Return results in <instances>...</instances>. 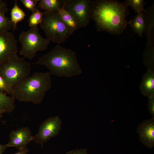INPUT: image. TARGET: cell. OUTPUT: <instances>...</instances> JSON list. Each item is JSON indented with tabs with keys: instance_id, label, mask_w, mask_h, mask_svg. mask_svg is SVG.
Instances as JSON below:
<instances>
[{
	"instance_id": "cell-1",
	"label": "cell",
	"mask_w": 154,
	"mask_h": 154,
	"mask_svg": "<svg viewBox=\"0 0 154 154\" xmlns=\"http://www.w3.org/2000/svg\"><path fill=\"white\" fill-rule=\"evenodd\" d=\"M90 19L95 22L98 32L104 31L118 35L125 29L129 14L125 2L114 0H90Z\"/></svg>"
},
{
	"instance_id": "cell-2",
	"label": "cell",
	"mask_w": 154,
	"mask_h": 154,
	"mask_svg": "<svg viewBox=\"0 0 154 154\" xmlns=\"http://www.w3.org/2000/svg\"><path fill=\"white\" fill-rule=\"evenodd\" d=\"M33 64L44 66L51 75L58 77L69 78L78 76L82 72L75 52L59 44L43 55Z\"/></svg>"
},
{
	"instance_id": "cell-3",
	"label": "cell",
	"mask_w": 154,
	"mask_h": 154,
	"mask_svg": "<svg viewBox=\"0 0 154 154\" xmlns=\"http://www.w3.org/2000/svg\"><path fill=\"white\" fill-rule=\"evenodd\" d=\"M51 75L48 72H35L13 86L10 95L20 102L40 104L51 87Z\"/></svg>"
},
{
	"instance_id": "cell-4",
	"label": "cell",
	"mask_w": 154,
	"mask_h": 154,
	"mask_svg": "<svg viewBox=\"0 0 154 154\" xmlns=\"http://www.w3.org/2000/svg\"><path fill=\"white\" fill-rule=\"evenodd\" d=\"M31 71V64L24 57L14 54L0 64V75L9 86L12 88L29 76Z\"/></svg>"
},
{
	"instance_id": "cell-5",
	"label": "cell",
	"mask_w": 154,
	"mask_h": 154,
	"mask_svg": "<svg viewBox=\"0 0 154 154\" xmlns=\"http://www.w3.org/2000/svg\"><path fill=\"white\" fill-rule=\"evenodd\" d=\"M40 26L50 41L60 44L63 43L74 31L60 19L57 13L45 11Z\"/></svg>"
},
{
	"instance_id": "cell-6",
	"label": "cell",
	"mask_w": 154,
	"mask_h": 154,
	"mask_svg": "<svg viewBox=\"0 0 154 154\" xmlns=\"http://www.w3.org/2000/svg\"><path fill=\"white\" fill-rule=\"evenodd\" d=\"M19 41L22 46L19 55L30 60L35 57L38 52L46 49L50 42L40 35L37 27L22 31L19 35Z\"/></svg>"
},
{
	"instance_id": "cell-7",
	"label": "cell",
	"mask_w": 154,
	"mask_h": 154,
	"mask_svg": "<svg viewBox=\"0 0 154 154\" xmlns=\"http://www.w3.org/2000/svg\"><path fill=\"white\" fill-rule=\"evenodd\" d=\"M63 8L74 18L80 28L89 24L91 19L90 0H65Z\"/></svg>"
},
{
	"instance_id": "cell-8",
	"label": "cell",
	"mask_w": 154,
	"mask_h": 154,
	"mask_svg": "<svg viewBox=\"0 0 154 154\" xmlns=\"http://www.w3.org/2000/svg\"><path fill=\"white\" fill-rule=\"evenodd\" d=\"M62 121L58 116L49 117L40 125L38 133L33 136L32 141L42 147L44 144L59 132Z\"/></svg>"
},
{
	"instance_id": "cell-9",
	"label": "cell",
	"mask_w": 154,
	"mask_h": 154,
	"mask_svg": "<svg viewBox=\"0 0 154 154\" xmlns=\"http://www.w3.org/2000/svg\"><path fill=\"white\" fill-rule=\"evenodd\" d=\"M17 41L12 33L0 32V64L17 53Z\"/></svg>"
},
{
	"instance_id": "cell-10",
	"label": "cell",
	"mask_w": 154,
	"mask_h": 154,
	"mask_svg": "<svg viewBox=\"0 0 154 154\" xmlns=\"http://www.w3.org/2000/svg\"><path fill=\"white\" fill-rule=\"evenodd\" d=\"M9 137V141L6 144L7 146L15 147L19 150L26 148L27 145L32 141L33 138L30 129L27 127L12 130Z\"/></svg>"
},
{
	"instance_id": "cell-11",
	"label": "cell",
	"mask_w": 154,
	"mask_h": 154,
	"mask_svg": "<svg viewBox=\"0 0 154 154\" xmlns=\"http://www.w3.org/2000/svg\"><path fill=\"white\" fill-rule=\"evenodd\" d=\"M137 132L140 142L148 149L154 146V117L145 120L138 126Z\"/></svg>"
},
{
	"instance_id": "cell-12",
	"label": "cell",
	"mask_w": 154,
	"mask_h": 154,
	"mask_svg": "<svg viewBox=\"0 0 154 154\" xmlns=\"http://www.w3.org/2000/svg\"><path fill=\"white\" fill-rule=\"evenodd\" d=\"M140 88L143 95L148 98L154 95V74L150 69L143 75Z\"/></svg>"
},
{
	"instance_id": "cell-13",
	"label": "cell",
	"mask_w": 154,
	"mask_h": 154,
	"mask_svg": "<svg viewBox=\"0 0 154 154\" xmlns=\"http://www.w3.org/2000/svg\"><path fill=\"white\" fill-rule=\"evenodd\" d=\"M137 13L133 19H131L128 22V24L133 31L142 38L146 27L145 15L142 11H140Z\"/></svg>"
},
{
	"instance_id": "cell-14",
	"label": "cell",
	"mask_w": 154,
	"mask_h": 154,
	"mask_svg": "<svg viewBox=\"0 0 154 154\" xmlns=\"http://www.w3.org/2000/svg\"><path fill=\"white\" fill-rule=\"evenodd\" d=\"M65 0H40L37 8L45 11H49L58 13L63 8Z\"/></svg>"
},
{
	"instance_id": "cell-15",
	"label": "cell",
	"mask_w": 154,
	"mask_h": 154,
	"mask_svg": "<svg viewBox=\"0 0 154 154\" xmlns=\"http://www.w3.org/2000/svg\"><path fill=\"white\" fill-rule=\"evenodd\" d=\"M15 100L0 91V110L4 113L12 112L15 108Z\"/></svg>"
},
{
	"instance_id": "cell-16",
	"label": "cell",
	"mask_w": 154,
	"mask_h": 154,
	"mask_svg": "<svg viewBox=\"0 0 154 154\" xmlns=\"http://www.w3.org/2000/svg\"><path fill=\"white\" fill-rule=\"evenodd\" d=\"M57 13L62 20L74 32L80 28L74 18L63 8L61 9Z\"/></svg>"
},
{
	"instance_id": "cell-17",
	"label": "cell",
	"mask_w": 154,
	"mask_h": 154,
	"mask_svg": "<svg viewBox=\"0 0 154 154\" xmlns=\"http://www.w3.org/2000/svg\"><path fill=\"white\" fill-rule=\"evenodd\" d=\"M8 10L7 4L0 9V32L8 31L13 27V24L5 15Z\"/></svg>"
},
{
	"instance_id": "cell-18",
	"label": "cell",
	"mask_w": 154,
	"mask_h": 154,
	"mask_svg": "<svg viewBox=\"0 0 154 154\" xmlns=\"http://www.w3.org/2000/svg\"><path fill=\"white\" fill-rule=\"evenodd\" d=\"M26 16L25 12L19 7L17 1L15 0V5L11 12V21L13 25V30L15 29L17 23L23 20Z\"/></svg>"
},
{
	"instance_id": "cell-19",
	"label": "cell",
	"mask_w": 154,
	"mask_h": 154,
	"mask_svg": "<svg viewBox=\"0 0 154 154\" xmlns=\"http://www.w3.org/2000/svg\"><path fill=\"white\" fill-rule=\"evenodd\" d=\"M44 13L38 9L32 13L28 19L29 25L31 27H37L43 20Z\"/></svg>"
},
{
	"instance_id": "cell-20",
	"label": "cell",
	"mask_w": 154,
	"mask_h": 154,
	"mask_svg": "<svg viewBox=\"0 0 154 154\" xmlns=\"http://www.w3.org/2000/svg\"><path fill=\"white\" fill-rule=\"evenodd\" d=\"M125 2L127 6H130L134 12L138 13L144 10V6L145 4L144 0H125Z\"/></svg>"
},
{
	"instance_id": "cell-21",
	"label": "cell",
	"mask_w": 154,
	"mask_h": 154,
	"mask_svg": "<svg viewBox=\"0 0 154 154\" xmlns=\"http://www.w3.org/2000/svg\"><path fill=\"white\" fill-rule=\"evenodd\" d=\"M40 0H20L24 6L32 13L37 9L36 5Z\"/></svg>"
},
{
	"instance_id": "cell-22",
	"label": "cell",
	"mask_w": 154,
	"mask_h": 154,
	"mask_svg": "<svg viewBox=\"0 0 154 154\" xmlns=\"http://www.w3.org/2000/svg\"><path fill=\"white\" fill-rule=\"evenodd\" d=\"M12 88L8 84L5 79L0 75V91L3 93L5 92L11 95Z\"/></svg>"
},
{
	"instance_id": "cell-23",
	"label": "cell",
	"mask_w": 154,
	"mask_h": 154,
	"mask_svg": "<svg viewBox=\"0 0 154 154\" xmlns=\"http://www.w3.org/2000/svg\"><path fill=\"white\" fill-rule=\"evenodd\" d=\"M147 104L149 111L152 117H154V95L149 97Z\"/></svg>"
},
{
	"instance_id": "cell-24",
	"label": "cell",
	"mask_w": 154,
	"mask_h": 154,
	"mask_svg": "<svg viewBox=\"0 0 154 154\" xmlns=\"http://www.w3.org/2000/svg\"><path fill=\"white\" fill-rule=\"evenodd\" d=\"M66 154H88V153L87 149L84 148L70 151L66 152Z\"/></svg>"
},
{
	"instance_id": "cell-25",
	"label": "cell",
	"mask_w": 154,
	"mask_h": 154,
	"mask_svg": "<svg viewBox=\"0 0 154 154\" xmlns=\"http://www.w3.org/2000/svg\"><path fill=\"white\" fill-rule=\"evenodd\" d=\"M29 149L28 148L19 150V151L13 154H28Z\"/></svg>"
},
{
	"instance_id": "cell-26",
	"label": "cell",
	"mask_w": 154,
	"mask_h": 154,
	"mask_svg": "<svg viewBox=\"0 0 154 154\" xmlns=\"http://www.w3.org/2000/svg\"><path fill=\"white\" fill-rule=\"evenodd\" d=\"M8 147L6 144L3 145L0 143V154H2L5 150Z\"/></svg>"
},
{
	"instance_id": "cell-27",
	"label": "cell",
	"mask_w": 154,
	"mask_h": 154,
	"mask_svg": "<svg viewBox=\"0 0 154 154\" xmlns=\"http://www.w3.org/2000/svg\"><path fill=\"white\" fill-rule=\"evenodd\" d=\"M6 4L7 3L5 1H4L2 0H0V9Z\"/></svg>"
},
{
	"instance_id": "cell-28",
	"label": "cell",
	"mask_w": 154,
	"mask_h": 154,
	"mask_svg": "<svg viewBox=\"0 0 154 154\" xmlns=\"http://www.w3.org/2000/svg\"><path fill=\"white\" fill-rule=\"evenodd\" d=\"M3 112L0 110V119L3 117Z\"/></svg>"
}]
</instances>
